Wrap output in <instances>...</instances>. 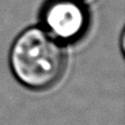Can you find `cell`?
<instances>
[{"label":"cell","instance_id":"2","mask_svg":"<svg viewBox=\"0 0 125 125\" xmlns=\"http://www.w3.org/2000/svg\"><path fill=\"white\" fill-rule=\"evenodd\" d=\"M40 25L62 45L80 42L91 25V13L81 0H45L39 12Z\"/></svg>","mask_w":125,"mask_h":125},{"label":"cell","instance_id":"1","mask_svg":"<svg viewBox=\"0 0 125 125\" xmlns=\"http://www.w3.org/2000/svg\"><path fill=\"white\" fill-rule=\"evenodd\" d=\"M65 46L41 25L20 32L9 51V67L13 77L32 91L50 90L56 86L67 68Z\"/></svg>","mask_w":125,"mask_h":125},{"label":"cell","instance_id":"3","mask_svg":"<svg viewBox=\"0 0 125 125\" xmlns=\"http://www.w3.org/2000/svg\"><path fill=\"white\" fill-rule=\"evenodd\" d=\"M81 1H84V0H81Z\"/></svg>","mask_w":125,"mask_h":125}]
</instances>
